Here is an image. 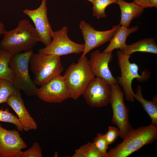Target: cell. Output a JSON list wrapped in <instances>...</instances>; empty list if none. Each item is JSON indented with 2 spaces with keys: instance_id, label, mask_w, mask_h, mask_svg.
Returning a JSON list of instances; mask_svg holds the SVG:
<instances>
[{
  "instance_id": "obj_1",
  "label": "cell",
  "mask_w": 157,
  "mask_h": 157,
  "mask_svg": "<svg viewBox=\"0 0 157 157\" xmlns=\"http://www.w3.org/2000/svg\"><path fill=\"white\" fill-rule=\"evenodd\" d=\"M0 43V48L13 55L32 49L38 42H40L35 28L25 19L20 21L17 27L6 31Z\"/></svg>"
},
{
  "instance_id": "obj_2",
  "label": "cell",
  "mask_w": 157,
  "mask_h": 157,
  "mask_svg": "<svg viewBox=\"0 0 157 157\" xmlns=\"http://www.w3.org/2000/svg\"><path fill=\"white\" fill-rule=\"evenodd\" d=\"M157 139V126L150 125L133 128L125 135L122 142L107 152L106 157H127L150 144Z\"/></svg>"
},
{
  "instance_id": "obj_3",
  "label": "cell",
  "mask_w": 157,
  "mask_h": 157,
  "mask_svg": "<svg viewBox=\"0 0 157 157\" xmlns=\"http://www.w3.org/2000/svg\"><path fill=\"white\" fill-rule=\"evenodd\" d=\"M63 76L68 89L69 98L75 100L83 95L89 83L95 77L86 56L79 60L77 63H71Z\"/></svg>"
},
{
  "instance_id": "obj_4",
  "label": "cell",
  "mask_w": 157,
  "mask_h": 157,
  "mask_svg": "<svg viewBox=\"0 0 157 157\" xmlns=\"http://www.w3.org/2000/svg\"><path fill=\"white\" fill-rule=\"evenodd\" d=\"M29 67L34 76L33 81L36 86H41L60 75L63 70L60 57L39 53H32Z\"/></svg>"
},
{
  "instance_id": "obj_5",
  "label": "cell",
  "mask_w": 157,
  "mask_h": 157,
  "mask_svg": "<svg viewBox=\"0 0 157 157\" xmlns=\"http://www.w3.org/2000/svg\"><path fill=\"white\" fill-rule=\"evenodd\" d=\"M33 49L12 55L9 66L13 73L12 83L17 90L23 91L28 96L37 95L38 88L30 77L28 72L30 58Z\"/></svg>"
},
{
  "instance_id": "obj_6",
  "label": "cell",
  "mask_w": 157,
  "mask_h": 157,
  "mask_svg": "<svg viewBox=\"0 0 157 157\" xmlns=\"http://www.w3.org/2000/svg\"><path fill=\"white\" fill-rule=\"evenodd\" d=\"M117 55L121 72V76L117 77V83L123 88L126 100L134 102L135 93L132 87L133 81L136 79L139 82H144L149 78L150 72L147 69L144 70L142 74L140 75L138 65L130 61L131 55L125 54L120 50L117 51Z\"/></svg>"
},
{
  "instance_id": "obj_7",
  "label": "cell",
  "mask_w": 157,
  "mask_h": 157,
  "mask_svg": "<svg viewBox=\"0 0 157 157\" xmlns=\"http://www.w3.org/2000/svg\"><path fill=\"white\" fill-rule=\"evenodd\" d=\"M124 92L117 83L111 85L109 103L113 110L112 123L119 129L123 139L133 128L129 122V110L124 100Z\"/></svg>"
},
{
  "instance_id": "obj_8",
  "label": "cell",
  "mask_w": 157,
  "mask_h": 157,
  "mask_svg": "<svg viewBox=\"0 0 157 157\" xmlns=\"http://www.w3.org/2000/svg\"><path fill=\"white\" fill-rule=\"evenodd\" d=\"M68 31L66 26L58 31H53L52 35L53 40L51 43L45 47L40 49L39 53L60 57L83 53L84 44L77 43L71 40L68 37Z\"/></svg>"
},
{
  "instance_id": "obj_9",
  "label": "cell",
  "mask_w": 157,
  "mask_h": 157,
  "mask_svg": "<svg viewBox=\"0 0 157 157\" xmlns=\"http://www.w3.org/2000/svg\"><path fill=\"white\" fill-rule=\"evenodd\" d=\"M111 92V85L96 76L89 83L82 95L90 106L102 107L109 103Z\"/></svg>"
},
{
  "instance_id": "obj_10",
  "label": "cell",
  "mask_w": 157,
  "mask_h": 157,
  "mask_svg": "<svg viewBox=\"0 0 157 157\" xmlns=\"http://www.w3.org/2000/svg\"><path fill=\"white\" fill-rule=\"evenodd\" d=\"M120 26L119 24L113 26L111 29L108 31H99L88 23L82 20L79 26L84 40L85 49L79 60L86 56L92 50L110 41Z\"/></svg>"
},
{
  "instance_id": "obj_11",
  "label": "cell",
  "mask_w": 157,
  "mask_h": 157,
  "mask_svg": "<svg viewBox=\"0 0 157 157\" xmlns=\"http://www.w3.org/2000/svg\"><path fill=\"white\" fill-rule=\"evenodd\" d=\"M47 103H60L69 98V91L63 76H56L38 88L37 95Z\"/></svg>"
},
{
  "instance_id": "obj_12",
  "label": "cell",
  "mask_w": 157,
  "mask_h": 157,
  "mask_svg": "<svg viewBox=\"0 0 157 157\" xmlns=\"http://www.w3.org/2000/svg\"><path fill=\"white\" fill-rule=\"evenodd\" d=\"M23 12L34 23L40 42L46 46L48 45L51 42L53 31L48 19L47 0H42L40 5L37 8L33 10L25 9Z\"/></svg>"
},
{
  "instance_id": "obj_13",
  "label": "cell",
  "mask_w": 157,
  "mask_h": 157,
  "mask_svg": "<svg viewBox=\"0 0 157 157\" xmlns=\"http://www.w3.org/2000/svg\"><path fill=\"white\" fill-rule=\"evenodd\" d=\"M27 147L18 130H8L0 124V157H19Z\"/></svg>"
},
{
  "instance_id": "obj_14",
  "label": "cell",
  "mask_w": 157,
  "mask_h": 157,
  "mask_svg": "<svg viewBox=\"0 0 157 157\" xmlns=\"http://www.w3.org/2000/svg\"><path fill=\"white\" fill-rule=\"evenodd\" d=\"M113 58L112 51L101 52L97 49L91 53L88 60L91 70L97 77L110 84L117 83V79L113 76L108 67Z\"/></svg>"
},
{
  "instance_id": "obj_15",
  "label": "cell",
  "mask_w": 157,
  "mask_h": 157,
  "mask_svg": "<svg viewBox=\"0 0 157 157\" xmlns=\"http://www.w3.org/2000/svg\"><path fill=\"white\" fill-rule=\"evenodd\" d=\"M6 103L17 115L23 130L28 131L37 129V123L26 108L20 90L11 95Z\"/></svg>"
},
{
  "instance_id": "obj_16",
  "label": "cell",
  "mask_w": 157,
  "mask_h": 157,
  "mask_svg": "<svg viewBox=\"0 0 157 157\" xmlns=\"http://www.w3.org/2000/svg\"><path fill=\"white\" fill-rule=\"evenodd\" d=\"M117 4L121 11V19L119 24L129 28L132 20L139 17L144 11V8L134 1L128 3L124 0H118Z\"/></svg>"
},
{
  "instance_id": "obj_17",
  "label": "cell",
  "mask_w": 157,
  "mask_h": 157,
  "mask_svg": "<svg viewBox=\"0 0 157 157\" xmlns=\"http://www.w3.org/2000/svg\"><path fill=\"white\" fill-rule=\"evenodd\" d=\"M138 29L139 27L137 26L129 28L120 26L110 41L109 44L102 52H111L116 49H122L127 45L126 40L129 35L138 31Z\"/></svg>"
},
{
  "instance_id": "obj_18",
  "label": "cell",
  "mask_w": 157,
  "mask_h": 157,
  "mask_svg": "<svg viewBox=\"0 0 157 157\" xmlns=\"http://www.w3.org/2000/svg\"><path fill=\"white\" fill-rule=\"evenodd\" d=\"M120 50L125 54L130 55L137 52L157 54V44L154 38H146L130 44H127L123 49Z\"/></svg>"
},
{
  "instance_id": "obj_19",
  "label": "cell",
  "mask_w": 157,
  "mask_h": 157,
  "mask_svg": "<svg viewBox=\"0 0 157 157\" xmlns=\"http://www.w3.org/2000/svg\"><path fill=\"white\" fill-rule=\"evenodd\" d=\"M142 88L139 85L134 95V98L141 104L144 111L150 117L151 124L157 126V97L154 95L152 101L145 99L143 97Z\"/></svg>"
},
{
  "instance_id": "obj_20",
  "label": "cell",
  "mask_w": 157,
  "mask_h": 157,
  "mask_svg": "<svg viewBox=\"0 0 157 157\" xmlns=\"http://www.w3.org/2000/svg\"><path fill=\"white\" fill-rule=\"evenodd\" d=\"M12 55L0 48V78L8 80L12 83L14 75L9 63Z\"/></svg>"
},
{
  "instance_id": "obj_21",
  "label": "cell",
  "mask_w": 157,
  "mask_h": 157,
  "mask_svg": "<svg viewBox=\"0 0 157 157\" xmlns=\"http://www.w3.org/2000/svg\"><path fill=\"white\" fill-rule=\"evenodd\" d=\"M72 157H104L94 145L88 142L76 149Z\"/></svg>"
},
{
  "instance_id": "obj_22",
  "label": "cell",
  "mask_w": 157,
  "mask_h": 157,
  "mask_svg": "<svg viewBox=\"0 0 157 157\" xmlns=\"http://www.w3.org/2000/svg\"><path fill=\"white\" fill-rule=\"evenodd\" d=\"M118 0H94L92 8V16L100 19L106 17L105 9L110 5L116 3Z\"/></svg>"
},
{
  "instance_id": "obj_23",
  "label": "cell",
  "mask_w": 157,
  "mask_h": 157,
  "mask_svg": "<svg viewBox=\"0 0 157 157\" xmlns=\"http://www.w3.org/2000/svg\"><path fill=\"white\" fill-rule=\"evenodd\" d=\"M17 90L10 81L0 78V104L7 103L9 97Z\"/></svg>"
},
{
  "instance_id": "obj_24",
  "label": "cell",
  "mask_w": 157,
  "mask_h": 157,
  "mask_svg": "<svg viewBox=\"0 0 157 157\" xmlns=\"http://www.w3.org/2000/svg\"><path fill=\"white\" fill-rule=\"evenodd\" d=\"M0 122L12 123L15 125L20 131L23 129L19 120L17 117L9 112L8 108L3 110L2 108L0 110Z\"/></svg>"
},
{
  "instance_id": "obj_25",
  "label": "cell",
  "mask_w": 157,
  "mask_h": 157,
  "mask_svg": "<svg viewBox=\"0 0 157 157\" xmlns=\"http://www.w3.org/2000/svg\"><path fill=\"white\" fill-rule=\"evenodd\" d=\"M93 143L97 150L103 157H106L108 152L107 150L109 145L104 135L102 133H98L94 138Z\"/></svg>"
},
{
  "instance_id": "obj_26",
  "label": "cell",
  "mask_w": 157,
  "mask_h": 157,
  "mask_svg": "<svg viewBox=\"0 0 157 157\" xmlns=\"http://www.w3.org/2000/svg\"><path fill=\"white\" fill-rule=\"evenodd\" d=\"M42 150L40 144L36 142L33 143L32 146L25 151H22L19 157H42Z\"/></svg>"
},
{
  "instance_id": "obj_27",
  "label": "cell",
  "mask_w": 157,
  "mask_h": 157,
  "mask_svg": "<svg viewBox=\"0 0 157 157\" xmlns=\"http://www.w3.org/2000/svg\"><path fill=\"white\" fill-rule=\"evenodd\" d=\"M120 135V131L118 127L109 126L104 135L108 145H110L114 143Z\"/></svg>"
},
{
  "instance_id": "obj_28",
  "label": "cell",
  "mask_w": 157,
  "mask_h": 157,
  "mask_svg": "<svg viewBox=\"0 0 157 157\" xmlns=\"http://www.w3.org/2000/svg\"><path fill=\"white\" fill-rule=\"evenodd\" d=\"M133 1L144 9L152 7L149 3V0H134Z\"/></svg>"
},
{
  "instance_id": "obj_29",
  "label": "cell",
  "mask_w": 157,
  "mask_h": 157,
  "mask_svg": "<svg viewBox=\"0 0 157 157\" xmlns=\"http://www.w3.org/2000/svg\"><path fill=\"white\" fill-rule=\"evenodd\" d=\"M6 31L4 24L0 20V36L3 34Z\"/></svg>"
},
{
  "instance_id": "obj_30",
  "label": "cell",
  "mask_w": 157,
  "mask_h": 157,
  "mask_svg": "<svg viewBox=\"0 0 157 157\" xmlns=\"http://www.w3.org/2000/svg\"><path fill=\"white\" fill-rule=\"evenodd\" d=\"M149 1L152 7L157 8V0H149Z\"/></svg>"
},
{
  "instance_id": "obj_31",
  "label": "cell",
  "mask_w": 157,
  "mask_h": 157,
  "mask_svg": "<svg viewBox=\"0 0 157 157\" xmlns=\"http://www.w3.org/2000/svg\"><path fill=\"white\" fill-rule=\"evenodd\" d=\"M88 0L90 2L92 3H93L94 1V0Z\"/></svg>"
}]
</instances>
